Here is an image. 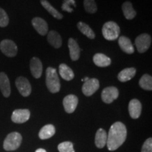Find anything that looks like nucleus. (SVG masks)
Masks as SVG:
<instances>
[{
    "label": "nucleus",
    "mask_w": 152,
    "mask_h": 152,
    "mask_svg": "<svg viewBox=\"0 0 152 152\" xmlns=\"http://www.w3.org/2000/svg\"><path fill=\"white\" fill-rule=\"evenodd\" d=\"M118 90L115 87H107L102 92V99L104 103L111 104L118 97Z\"/></svg>",
    "instance_id": "1a4fd4ad"
},
{
    "label": "nucleus",
    "mask_w": 152,
    "mask_h": 152,
    "mask_svg": "<svg viewBox=\"0 0 152 152\" xmlns=\"http://www.w3.org/2000/svg\"><path fill=\"white\" fill-rule=\"evenodd\" d=\"M121 29L115 22L108 21L104 24L102 28V35L106 39L113 41L119 37Z\"/></svg>",
    "instance_id": "7ed1b4c3"
},
{
    "label": "nucleus",
    "mask_w": 152,
    "mask_h": 152,
    "mask_svg": "<svg viewBox=\"0 0 152 152\" xmlns=\"http://www.w3.org/2000/svg\"><path fill=\"white\" fill-rule=\"evenodd\" d=\"M35 152H47L44 149H38L35 151Z\"/></svg>",
    "instance_id": "473e14b6"
},
{
    "label": "nucleus",
    "mask_w": 152,
    "mask_h": 152,
    "mask_svg": "<svg viewBox=\"0 0 152 152\" xmlns=\"http://www.w3.org/2000/svg\"><path fill=\"white\" fill-rule=\"evenodd\" d=\"M139 85L141 88L145 90H152V77L148 74H144L141 77L139 82Z\"/></svg>",
    "instance_id": "bb28decb"
},
{
    "label": "nucleus",
    "mask_w": 152,
    "mask_h": 152,
    "mask_svg": "<svg viewBox=\"0 0 152 152\" xmlns=\"http://www.w3.org/2000/svg\"><path fill=\"white\" fill-rule=\"evenodd\" d=\"M127 129L121 122L114 123L107 134L106 146L110 151H115L121 147L126 140Z\"/></svg>",
    "instance_id": "f257e3e1"
},
{
    "label": "nucleus",
    "mask_w": 152,
    "mask_h": 152,
    "mask_svg": "<svg viewBox=\"0 0 152 152\" xmlns=\"http://www.w3.org/2000/svg\"><path fill=\"white\" fill-rule=\"evenodd\" d=\"M32 24L35 30L39 35L44 36L48 33V24L44 19L39 17H35L32 20Z\"/></svg>",
    "instance_id": "f8f14e48"
},
{
    "label": "nucleus",
    "mask_w": 152,
    "mask_h": 152,
    "mask_svg": "<svg viewBox=\"0 0 152 152\" xmlns=\"http://www.w3.org/2000/svg\"><path fill=\"white\" fill-rule=\"evenodd\" d=\"M135 46L140 53H144L149 49L151 43V37L147 33L141 34L135 39Z\"/></svg>",
    "instance_id": "39448f33"
},
{
    "label": "nucleus",
    "mask_w": 152,
    "mask_h": 152,
    "mask_svg": "<svg viewBox=\"0 0 152 152\" xmlns=\"http://www.w3.org/2000/svg\"><path fill=\"white\" fill-rule=\"evenodd\" d=\"M142 152H152V139H147L142 148Z\"/></svg>",
    "instance_id": "2f4dec72"
},
{
    "label": "nucleus",
    "mask_w": 152,
    "mask_h": 152,
    "mask_svg": "<svg viewBox=\"0 0 152 152\" xmlns=\"http://www.w3.org/2000/svg\"><path fill=\"white\" fill-rule=\"evenodd\" d=\"M0 49L7 56L14 57L18 53V47L14 41L10 39H4L0 43Z\"/></svg>",
    "instance_id": "423d86ee"
},
{
    "label": "nucleus",
    "mask_w": 152,
    "mask_h": 152,
    "mask_svg": "<svg viewBox=\"0 0 152 152\" xmlns=\"http://www.w3.org/2000/svg\"><path fill=\"white\" fill-rule=\"evenodd\" d=\"M93 61L98 67H107L111 64V58L102 53L94 54V56H93Z\"/></svg>",
    "instance_id": "a211bd4d"
},
{
    "label": "nucleus",
    "mask_w": 152,
    "mask_h": 152,
    "mask_svg": "<svg viewBox=\"0 0 152 152\" xmlns=\"http://www.w3.org/2000/svg\"><path fill=\"white\" fill-rule=\"evenodd\" d=\"M55 134V128L53 125H46L42 128L39 132V137L41 140H47L54 136Z\"/></svg>",
    "instance_id": "b1692460"
},
{
    "label": "nucleus",
    "mask_w": 152,
    "mask_h": 152,
    "mask_svg": "<svg viewBox=\"0 0 152 152\" xmlns=\"http://www.w3.org/2000/svg\"><path fill=\"white\" fill-rule=\"evenodd\" d=\"M47 41L53 47L58 49L62 45V39L61 35L55 30H51L47 35Z\"/></svg>",
    "instance_id": "6ab92c4d"
},
{
    "label": "nucleus",
    "mask_w": 152,
    "mask_h": 152,
    "mask_svg": "<svg viewBox=\"0 0 152 152\" xmlns=\"http://www.w3.org/2000/svg\"><path fill=\"white\" fill-rule=\"evenodd\" d=\"M89 79H90V78H89V77H85L84 79H82V81H84V82H86L87 80H89Z\"/></svg>",
    "instance_id": "72a5a7b5"
},
{
    "label": "nucleus",
    "mask_w": 152,
    "mask_h": 152,
    "mask_svg": "<svg viewBox=\"0 0 152 152\" xmlns=\"http://www.w3.org/2000/svg\"><path fill=\"white\" fill-rule=\"evenodd\" d=\"M59 74L61 77L65 80L70 81L74 78V73L73 70L65 64H61L59 66Z\"/></svg>",
    "instance_id": "4be33fe9"
},
{
    "label": "nucleus",
    "mask_w": 152,
    "mask_h": 152,
    "mask_svg": "<svg viewBox=\"0 0 152 152\" xmlns=\"http://www.w3.org/2000/svg\"><path fill=\"white\" fill-rule=\"evenodd\" d=\"M99 88V82L96 78H91L85 82L82 87V91L85 96H90Z\"/></svg>",
    "instance_id": "6e6552de"
},
{
    "label": "nucleus",
    "mask_w": 152,
    "mask_h": 152,
    "mask_svg": "<svg viewBox=\"0 0 152 152\" xmlns=\"http://www.w3.org/2000/svg\"><path fill=\"white\" fill-rule=\"evenodd\" d=\"M46 85L49 92L56 93L60 91L61 85L56 70L52 67H49L46 70Z\"/></svg>",
    "instance_id": "f03ea898"
},
{
    "label": "nucleus",
    "mask_w": 152,
    "mask_h": 152,
    "mask_svg": "<svg viewBox=\"0 0 152 152\" xmlns=\"http://www.w3.org/2000/svg\"><path fill=\"white\" fill-rule=\"evenodd\" d=\"M58 149L60 152H75L73 144L71 142H64L59 144Z\"/></svg>",
    "instance_id": "c85d7f7f"
},
{
    "label": "nucleus",
    "mask_w": 152,
    "mask_h": 152,
    "mask_svg": "<svg viewBox=\"0 0 152 152\" xmlns=\"http://www.w3.org/2000/svg\"><path fill=\"white\" fill-rule=\"evenodd\" d=\"M30 112L28 109H16L13 112L11 121L16 123H23L30 118Z\"/></svg>",
    "instance_id": "9b49d317"
},
{
    "label": "nucleus",
    "mask_w": 152,
    "mask_h": 152,
    "mask_svg": "<svg viewBox=\"0 0 152 152\" xmlns=\"http://www.w3.org/2000/svg\"><path fill=\"white\" fill-rule=\"evenodd\" d=\"M85 11L90 14H94L97 11V6L94 0H84Z\"/></svg>",
    "instance_id": "cd10ccee"
},
{
    "label": "nucleus",
    "mask_w": 152,
    "mask_h": 152,
    "mask_svg": "<svg viewBox=\"0 0 152 152\" xmlns=\"http://www.w3.org/2000/svg\"><path fill=\"white\" fill-rule=\"evenodd\" d=\"M136 74V69L134 68H127L121 71L118 75V79L122 83L130 80L134 77Z\"/></svg>",
    "instance_id": "aec40b11"
},
{
    "label": "nucleus",
    "mask_w": 152,
    "mask_h": 152,
    "mask_svg": "<svg viewBox=\"0 0 152 152\" xmlns=\"http://www.w3.org/2000/svg\"><path fill=\"white\" fill-rule=\"evenodd\" d=\"M107 142V133L104 129L99 128L95 135V144L98 148L102 149L106 145Z\"/></svg>",
    "instance_id": "412c9836"
},
{
    "label": "nucleus",
    "mask_w": 152,
    "mask_h": 152,
    "mask_svg": "<svg viewBox=\"0 0 152 152\" xmlns=\"http://www.w3.org/2000/svg\"><path fill=\"white\" fill-rule=\"evenodd\" d=\"M40 3L42 7L45 8L48 12L52 15V16H54L55 18L56 19H61L63 18V14H61L59 11H58L54 7H52L51 5V4L47 0H41Z\"/></svg>",
    "instance_id": "393cba45"
},
{
    "label": "nucleus",
    "mask_w": 152,
    "mask_h": 152,
    "mask_svg": "<svg viewBox=\"0 0 152 152\" xmlns=\"http://www.w3.org/2000/svg\"><path fill=\"white\" fill-rule=\"evenodd\" d=\"M64 4L61 6V9L63 11H67L68 13H71L73 11V8L71 6L76 7V4L75 0H64Z\"/></svg>",
    "instance_id": "c756f323"
},
{
    "label": "nucleus",
    "mask_w": 152,
    "mask_h": 152,
    "mask_svg": "<svg viewBox=\"0 0 152 152\" xmlns=\"http://www.w3.org/2000/svg\"><path fill=\"white\" fill-rule=\"evenodd\" d=\"M78 104V99L74 94H69L65 96L63 101V104L65 111L68 113H72L75 111Z\"/></svg>",
    "instance_id": "9d476101"
},
{
    "label": "nucleus",
    "mask_w": 152,
    "mask_h": 152,
    "mask_svg": "<svg viewBox=\"0 0 152 152\" xmlns=\"http://www.w3.org/2000/svg\"><path fill=\"white\" fill-rule=\"evenodd\" d=\"M77 28H78L80 31L81 32L83 35L87 36V37L90 39H94L95 38V34L94 31L92 30L88 25L85 23L83 22H79L77 25Z\"/></svg>",
    "instance_id": "a878e982"
},
{
    "label": "nucleus",
    "mask_w": 152,
    "mask_h": 152,
    "mask_svg": "<svg viewBox=\"0 0 152 152\" xmlns=\"http://www.w3.org/2000/svg\"><path fill=\"white\" fill-rule=\"evenodd\" d=\"M30 72L35 78H39L42 73V64L39 58L33 57L31 58L30 63Z\"/></svg>",
    "instance_id": "ddd939ff"
},
{
    "label": "nucleus",
    "mask_w": 152,
    "mask_h": 152,
    "mask_svg": "<svg viewBox=\"0 0 152 152\" xmlns=\"http://www.w3.org/2000/svg\"><path fill=\"white\" fill-rule=\"evenodd\" d=\"M16 85L18 92L23 96H28L31 93V85L26 77L22 76L18 77L16 80Z\"/></svg>",
    "instance_id": "0eeeda50"
},
{
    "label": "nucleus",
    "mask_w": 152,
    "mask_h": 152,
    "mask_svg": "<svg viewBox=\"0 0 152 152\" xmlns=\"http://www.w3.org/2000/svg\"><path fill=\"white\" fill-rule=\"evenodd\" d=\"M68 45L71 59L73 61L78 60L80 56V48L77 42L73 38H70L68 39Z\"/></svg>",
    "instance_id": "dca6fc26"
},
{
    "label": "nucleus",
    "mask_w": 152,
    "mask_h": 152,
    "mask_svg": "<svg viewBox=\"0 0 152 152\" xmlns=\"http://www.w3.org/2000/svg\"><path fill=\"white\" fill-rule=\"evenodd\" d=\"M118 45L123 52L128 54H132L134 52L132 42L128 37L121 36L118 39Z\"/></svg>",
    "instance_id": "f3484780"
},
{
    "label": "nucleus",
    "mask_w": 152,
    "mask_h": 152,
    "mask_svg": "<svg viewBox=\"0 0 152 152\" xmlns=\"http://www.w3.org/2000/svg\"><path fill=\"white\" fill-rule=\"evenodd\" d=\"M122 9L124 16L128 20H132L136 16L137 13L135 10L133 9L132 4L130 1H125L123 3L122 5Z\"/></svg>",
    "instance_id": "5701e85b"
},
{
    "label": "nucleus",
    "mask_w": 152,
    "mask_h": 152,
    "mask_svg": "<svg viewBox=\"0 0 152 152\" xmlns=\"http://www.w3.org/2000/svg\"><path fill=\"white\" fill-rule=\"evenodd\" d=\"M22 136L20 133L14 132L9 134L4 142V149L6 151H14L20 147Z\"/></svg>",
    "instance_id": "20e7f679"
},
{
    "label": "nucleus",
    "mask_w": 152,
    "mask_h": 152,
    "mask_svg": "<svg viewBox=\"0 0 152 152\" xmlns=\"http://www.w3.org/2000/svg\"><path fill=\"white\" fill-rule=\"evenodd\" d=\"M0 90L5 97H9L11 94V86L8 76L7 74L0 73Z\"/></svg>",
    "instance_id": "2eb2a0df"
},
{
    "label": "nucleus",
    "mask_w": 152,
    "mask_h": 152,
    "mask_svg": "<svg viewBox=\"0 0 152 152\" xmlns=\"http://www.w3.org/2000/svg\"><path fill=\"white\" fill-rule=\"evenodd\" d=\"M129 113L133 119H137L140 116L142 113V104L136 99H133L130 102L128 106Z\"/></svg>",
    "instance_id": "4468645a"
},
{
    "label": "nucleus",
    "mask_w": 152,
    "mask_h": 152,
    "mask_svg": "<svg viewBox=\"0 0 152 152\" xmlns=\"http://www.w3.org/2000/svg\"><path fill=\"white\" fill-rule=\"evenodd\" d=\"M9 22V16L3 9L0 8V27L4 28L8 26Z\"/></svg>",
    "instance_id": "7c9ffc66"
}]
</instances>
